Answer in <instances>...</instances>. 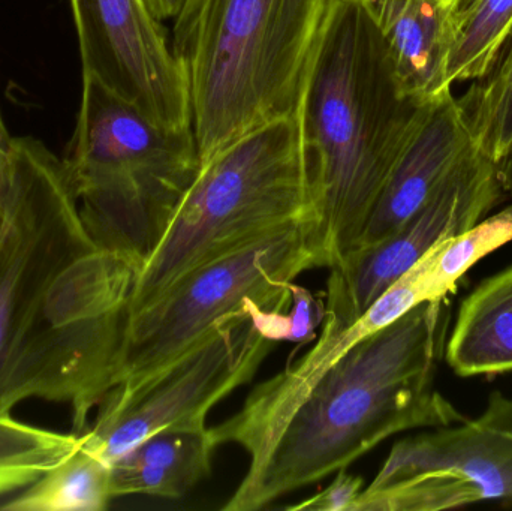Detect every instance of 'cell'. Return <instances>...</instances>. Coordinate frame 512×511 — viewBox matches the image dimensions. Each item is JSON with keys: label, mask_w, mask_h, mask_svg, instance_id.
<instances>
[{"label": "cell", "mask_w": 512, "mask_h": 511, "mask_svg": "<svg viewBox=\"0 0 512 511\" xmlns=\"http://www.w3.org/2000/svg\"><path fill=\"white\" fill-rule=\"evenodd\" d=\"M11 186V156L9 150L0 147V209L5 210Z\"/></svg>", "instance_id": "cell-26"}, {"label": "cell", "mask_w": 512, "mask_h": 511, "mask_svg": "<svg viewBox=\"0 0 512 511\" xmlns=\"http://www.w3.org/2000/svg\"><path fill=\"white\" fill-rule=\"evenodd\" d=\"M137 267L95 249L60 273L21 341L6 383V413L24 399L68 404L74 426L110 390L111 368Z\"/></svg>", "instance_id": "cell-6"}, {"label": "cell", "mask_w": 512, "mask_h": 511, "mask_svg": "<svg viewBox=\"0 0 512 511\" xmlns=\"http://www.w3.org/2000/svg\"><path fill=\"white\" fill-rule=\"evenodd\" d=\"M387 45L406 95L429 104L451 90L454 44L451 6L444 0H361Z\"/></svg>", "instance_id": "cell-14"}, {"label": "cell", "mask_w": 512, "mask_h": 511, "mask_svg": "<svg viewBox=\"0 0 512 511\" xmlns=\"http://www.w3.org/2000/svg\"><path fill=\"white\" fill-rule=\"evenodd\" d=\"M454 44L448 81L477 80L486 74L512 23V0H457L451 5Z\"/></svg>", "instance_id": "cell-20"}, {"label": "cell", "mask_w": 512, "mask_h": 511, "mask_svg": "<svg viewBox=\"0 0 512 511\" xmlns=\"http://www.w3.org/2000/svg\"><path fill=\"white\" fill-rule=\"evenodd\" d=\"M144 2L153 17L158 18L159 21H165L177 17L185 0H144Z\"/></svg>", "instance_id": "cell-25"}, {"label": "cell", "mask_w": 512, "mask_h": 511, "mask_svg": "<svg viewBox=\"0 0 512 511\" xmlns=\"http://www.w3.org/2000/svg\"><path fill=\"white\" fill-rule=\"evenodd\" d=\"M430 104L400 86L364 3L343 0L313 53L297 107L315 179L322 267L342 263L357 248Z\"/></svg>", "instance_id": "cell-2"}, {"label": "cell", "mask_w": 512, "mask_h": 511, "mask_svg": "<svg viewBox=\"0 0 512 511\" xmlns=\"http://www.w3.org/2000/svg\"><path fill=\"white\" fill-rule=\"evenodd\" d=\"M90 239L140 269L200 170L194 131L170 129L83 75L63 158Z\"/></svg>", "instance_id": "cell-4"}, {"label": "cell", "mask_w": 512, "mask_h": 511, "mask_svg": "<svg viewBox=\"0 0 512 511\" xmlns=\"http://www.w3.org/2000/svg\"><path fill=\"white\" fill-rule=\"evenodd\" d=\"M11 186L0 237V416L15 354L51 284L99 249L84 228L63 159L33 137H12Z\"/></svg>", "instance_id": "cell-8"}, {"label": "cell", "mask_w": 512, "mask_h": 511, "mask_svg": "<svg viewBox=\"0 0 512 511\" xmlns=\"http://www.w3.org/2000/svg\"><path fill=\"white\" fill-rule=\"evenodd\" d=\"M450 303L426 300L303 378L262 381L234 416L209 429L216 447L249 456L222 510L255 511L346 470L393 435L465 422L436 389Z\"/></svg>", "instance_id": "cell-1"}, {"label": "cell", "mask_w": 512, "mask_h": 511, "mask_svg": "<svg viewBox=\"0 0 512 511\" xmlns=\"http://www.w3.org/2000/svg\"><path fill=\"white\" fill-rule=\"evenodd\" d=\"M507 198L492 162L472 149L432 197L387 239L330 267L325 314L352 323L436 246L477 225Z\"/></svg>", "instance_id": "cell-11"}, {"label": "cell", "mask_w": 512, "mask_h": 511, "mask_svg": "<svg viewBox=\"0 0 512 511\" xmlns=\"http://www.w3.org/2000/svg\"><path fill=\"white\" fill-rule=\"evenodd\" d=\"M475 149L495 168L507 198L512 195V23L483 77L457 99Z\"/></svg>", "instance_id": "cell-18"}, {"label": "cell", "mask_w": 512, "mask_h": 511, "mask_svg": "<svg viewBox=\"0 0 512 511\" xmlns=\"http://www.w3.org/2000/svg\"><path fill=\"white\" fill-rule=\"evenodd\" d=\"M343 0H276L270 33V69L280 116L297 113L313 53Z\"/></svg>", "instance_id": "cell-17"}, {"label": "cell", "mask_w": 512, "mask_h": 511, "mask_svg": "<svg viewBox=\"0 0 512 511\" xmlns=\"http://www.w3.org/2000/svg\"><path fill=\"white\" fill-rule=\"evenodd\" d=\"M315 222L285 228L180 276L161 296L125 314L108 393L131 392L194 348L222 318L291 305L289 285L322 267ZM107 393V395H108Z\"/></svg>", "instance_id": "cell-5"}, {"label": "cell", "mask_w": 512, "mask_h": 511, "mask_svg": "<svg viewBox=\"0 0 512 511\" xmlns=\"http://www.w3.org/2000/svg\"><path fill=\"white\" fill-rule=\"evenodd\" d=\"M3 228H5V210L0 209V237H2Z\"/></svg>", "instance_id": "cell-28"}, {"label": "cell", "mask_w": 512, "mask_h": 511, "mask_svg": "<svg viewBox=\"0 0 512 511\" xmlns=\"http://www.w3.org/2000/svg\"><path fill=\"white\" fill-rule=\"evenodd\" d=\"M11 141L12 137L9 135L5 123H3L2 116H0V147H2V149L9 150V147H11Z\"/></svg>", "instance_id": "cell-27"}, {"label": "cell", "mask_w": 512, "mask_h": 511, "mask_svg": "<svg viewBox=\"0 0 512 511\" xmlns=\"http://www.w3.org/2000/svg\"><path fill=\"white\" fill-rule=\"evenodd\" d=\"M274 345L246 312L222 318L143 386L108 393L81 446L111 465L158 432L204 431L210 411L255 377Z\"/></svg>", "instance_id": "cell-9"}, {"label": "cell", "mask_w": 512, "mask_h": 511, "mask_svg": "<svg viewBox=\"0 0 512 511\" xmlns=\"http://www.w3.org/2000/svg\"><path fill=\"white\" fill-rule=\"evenodd\" d=\"M456 2H457V0H453V2H451V5H454V3H456Z\"/></svg>", "instance_id": "cell-30"}, {"label": "cell", "mask_w": 512, "mask_h": 511, "mask_svg": "<svg viewBox=\"0 0 512 511\" xmlns=\"http://www.w3.org/2000/svg\"><path fill=\"white\" fill-rule=\"evenodd\" d=\"M80 444V435L56 434L0 416V497L23 491Z\"/></svg>", "instance_id": "cell-21"}, {"label": "cell", "mask_w": 512, "mask_h": 511, "mask_svg": "<svg viewBox=\"0 0 512 511\" xmlns=\"http://www.w3.org/2000/svg\"><path fill=\"white\" fill-rule=\"evenodd\" d=\"M216 446L204 431H164L111 464V492L179 500L212 473Z\"/></svg>", "instance_id": "cell-15"}, {"label": "cell", "mask_w": 512, "mask_h": 511, "mask_svg": "<svg viewBox=\"0 0 512 511\" xmlns=\"http://www.w3.org/2000/svg\"><path fill=\"white\" fill-rule=\"evenodd\" d=\"M445 3H448V5L451 6V2H453V0H444Z\"/></svg>", "instance_id": "cell-29"}, {"label": "cell", "mask_w": 512, "mask_h": 511, "mask_svg": "<svg viewBox=\"0 0 512 511\" xmlns=\"http://www.w3.org/2000/svg\"><path fill=\"white\" fill-rule=\"evenodd\" d=\"M276 0H185L174 18V56L188 83L203 164L280 116L270 69Z\"/></svg>", "instance_id": "cell-7"}, {"label": "cell", "mask_w": 512, "mask_h": 511, "mask_svg": "<svg viewBox=\"0 0 512 511\" xmlns=\"http://www.w3.org/2000/svg\"><path fill=\"white\" fill-rule=\"evenodd\" d=\"M444 354L459 377L512 372V264L463 300Z\"/></svg>", "instance_id": "cell-16"}, {"label": "cell", "mask_w": 512, "mask_h": 511, "mask_svg": "<svg viewBox=\"0 0 512 511\" xmlns=\"http://www.w3.org/2000/svg\"><path fill=\"white\" fill-rule=\"evenodd\" d=\"M306 222L319 224L298 114L277 117L200 165L155 251L138 269L126 314L189 270Z\"/></svg>", "instance_id": "cell-3"}, {"label": "cell", "mask_w": 512, "mask_h": 511, "mask_svg": "<svg viewBox=\"0 0 512 511\" xmlns=\"http://www.w3.org/2000/svg\"><path fill=\"white\" fill-rule=\"evenodd\" d=\"M291 291V311L283 314V311H268L262 309L255 300H248L245 312L255 324L258 332L268 341L292 342V344L307 345L318 338L319 326H322L325 318V302L322 297L310 293L307 288L292 282L289 285Z\"/></svg>", "instance_id": "cell-23"}, {"label": "cell", "mask_w": 512, "mask_h": 511, "mask_svg": "<svg viewBox=\"0 0 512 511\" xmlns=\"http://www.w3.org/2000/svg\"><path fill=\"white\" fill-rule=\"evenodd\" d=\"M512 503V399L493 392L477 419L394 444L351 511H439Z\"/></svg>", "instance_id": "cell-10"}, {"label": "cell", "mask_w": 512, "mask_h": 511, "mask_svg": "<svg viewBox=\"0 0 512 511\" xmlns=\"http://www.w3.org/2000/svg\"><path fill=\"white\" fill-rule=\"evenodd\" d=\"M472 149L474 143L462 108L448 90L430 104L382 189L354 251L391 236L432 197Z\"/></svg>", "instance_id": "cell-13"}, {"label": "cell", "mask_w": 512, "mask_h": 511, "mask_svg": "<svg viewBox=\"0 0 512 511\" xmlns=\"http://www.w3.org/2000/svg\"><path fill=\"white\" fill-rule=\"evenodd\" d=\"M83 75L170 129L192 128L188 83L144 0H69Z\"/></svg>", "instance_id": "cell-12"}, {"label": "cell", "mask_w": 512, "mask_h": 511, "mask_svg": "<svg viewBox=\"0 0 512 511\" xmlns=\"http://www.w3.org/2000/svg\"><path fill=\"white\" fill-rule=\"evenodd\" d=\"M512 240V206L481 219L456 239L448 240L426 276L427 300L444 299L456 290L472 266Z\"/></svg>", "instance_id": "cell-22"}, {"label": "cell", "mask_w": 512, "mask_h": 511, "mask_svg": "<svg viewBox=\"0 0 512 511\" xmlns=\"http://www.w3.org/2000/svg\"><path fill=\"white\" fill-rule=\"evenodd\" d=\"M111 500V465L80 444L65 461L0 506V510L102 511Z\"/></svg>", "instance_id": "cell-19"}, {"label": "cell", "mask_w": 512, "mask_h": 511, "mask_svg": "<svg viewBox=\"0 0 512 511\" xmlns=\"http://www.w3.org/2000/svg\"><path fill=\"white\" fill-rule=\"evenodd\" d=\"M337 476L333 482L325 488L324 491L318 492L313 497L294 504V506L286 507L291 511H351L358 495L363 492V477L349 474L346 470L337 471Z\"/></svg>", "instance_id": "cell-24"}]
</instances>
